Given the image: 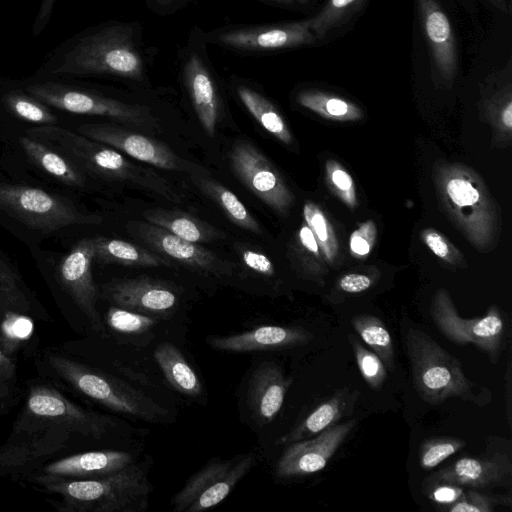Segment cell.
Masks as SVG:
<instances>
[{
    "instance_id": "obj_3",
    "label": "cell",
    "mask_w": 512,
    "mask_h": 512,
    "mask_svg": "<svg viewBox=\"0 0 512 512\" xmlns=\"http://www.w3.org/2000/svg\"><path fill=\"white\" fill-rule=\"evenodd\" d=\"M19 483L57 497L47 501L61 512H143L149 507L153 489L138 463L98 478L61 480L27 475Z\"/></svg>"
},
{
    "instance_id": "obj_16",
    "label": "cell",
    "mask_w": 512,
    "mask_h": 512,
    "mask_svg": "<svg viewBox=\"0 0 512 512\" xmlns=\"http://www.w3.org/2000/svg\"><path fill=\"white\" fill-rule=\"evenodd\" d=\"M99 296L112 305L164 318L178 305L175 290L163 281L147 277L118 279L105 284Z\"/></svg>"
},
{
    "instance_id": "obj_25",
    "label": "cell",
    "mask_w": 512,
    "mask_h": 512,
    "mask_svg": "<svg viewBox=\"0 0 512 512\" xmlns=\"http://www.w3.org/2000/svg\"><path fill=\"white\" fill-rule=\"evenodd\" d=\"M34 320L28 313L0 306V349L10 357L32 361L40 350Z\"/></svg>"
},
{
    "instance_id": "obj_54",
    "label": "cell",
    "mask_w": 512,
    "mask_h": 512,
    "mask_svg": "<svg viewBox=\"0 0 512 512\" xmlns=\"http://www.w3.org/2000/svg\"><path fill=\"white\" fill-rule=\"evenodd\" d=\"M299 1H300V2H302V3H304V2H306L307 0H299Z\"/></svg>"
},
{
    "instance_id": "obj_6",
    "label": "cell",
    "mask_w": 512,
    "mask_h": 512,
    "mask_svg": "<svg viewBox=\"0 0 512 512\" xmlns=\"http://www.w3.org/2000/svg\"><path fill=\"white\" fill-rule=\"evenodd\" d=\"M94 239L83 238L66 254L57 267V281L75 312L70 326L79 334L106 335L98 309L99 291L92 275Z\"/></svg>"
},
{
    "instance_id": "obj_45",
    "label": "cell",
    "mask_w": 512,
    "mask_h": 512,
    "mask_svg": "<svg viewBox=\"0 0 512 512\" xmlns=\"http://www.w3.org/2000/svg\"><path fill=\"white\" fill-rule=\"evenodd\" d=\"M329 175L332 184L350 205L355 203L354 184L351 176L338 163L330 165Z\"/></svg>"
},
{
    "instance_id": "obj_28",
    "label": "cell",
    "mask_w": 512,
    "mask_h": 512,
    "mask_svg": "<svg viewBox=\"0 0 512 512\" xmlns=\"http://www.w3.org/2000/svg\"><path fill=\"white\" fill-rule=\"evenodd\" d=\"M19 144L36 166L59 182L73 187L85 185V178L78 167L38 139L21 136Z\"/></svg>"
},
{
    "instance_id": "obj_38",
    "label": "cell",
    "mask_w": 512,
    "mask_h": 512,
    "mask_svg": "<svg viewBox=\"0 0 512 512\" xmlns=\"http://www.w3.org/2000/svg\"><path fill=\"white\" fill-rule=\"evenodd\" d=\"M24 393V384L18 375V359L0 349V417L11 413L23 401Z\"/></svg>"
},
{
    "instance_id": "obj_36",
    "label": "cell",
    "mask_w": 512,
    "mask_h": 512,
    "mask_svg": "<svg viewBox=\"0 0 512 512\" xmlns=\"http://www.w3.org/2000/svg\"><path fill=\"white\" fill-rule=\"evenodd\" d=\"M365 0H327L323 8L308 19L316 40L324 39L330 31L345 23Z\"/></svg>"
},
{
    "instance_id": "obj_15",
    "label": "cell",
    "mask_w": 512,
    "mask_h": 512,
    "mask_svg": "<svg viewBox=\"0 0 512 512\" xmlns=\"http://www.w3.org/2000/svg\"><path fill=\"white\" fill-rule=\"evenodd\" d=\"M126 228L136 239L167 259H174L196 270L217 276L230 272L229 265L212 251L152 223L132 220L127 223Z\"/></svg>"
},
{
    "instance_id": "obj_33",
    "label": "cell",
    "mask_w": 512,
    "mask_h": 512,
    "mask_svg": "<svg viewBox=\"0 0 512 512\" xmlns=\"http://www.w3.org/2000/svg\"><path fill=\"white\" fill-rule=\"evenodd\" d=\"M351 324L360 338L378 355L389 371L395 369L393 339L383 321L372 315H356Z\"/></svg>"
},
{
    "instance_id": "obj_53",
    "label": "cell",
    "mask_w": 512,
    "mask_h": 512,
    "mask_svg": "<svg viewBox=\"0 0 512 512\" xmlns=\"http://www.w3.org/2000/svg\"><path fill=\"white\" fill-rule=\"evenodd\" d=\"M281 1H284V2H291L292 0H281Z\"/></svg>"
},
{
    "instance_id": "obj_50",
    "label": "cell",
    "mask_w": 512,
    "mask_h": 512,
    "mask_svg": "<svg viewBox=\"0 0 512 512\" xmlns=\"http://www.w3.org/2000/svg\"><path fill=\"white\" fill-rule=\"evenodd\" d=\"M298 238L301 246L305 250L311 254H314L315 256L319 255V244L314 233L307 224L301 226L298 233Z\"/></svg>"
},
{
    "instance_id": "obj_31",
    "label": "cell",
    "mask_w": 512,
    "mask_h": 512,
    "mask_svg": "<svg viewBox=\"0 0 512 512\" xmlns=\"http://www.w3.org/2000/svg\"><path fill=\"white\" fill-rule=\"evenodd\" d=\"M0 306L30 314L34 319L51 321L49 314L25 288L17 274L0 260Z\"/></svg>"
},
{
    "instance_id": "obj_2",
    "label": "cell",
    "mask_w": 512,
    "mask_h": 512,
    "mask_svg": "<svg viewBox=\"0 0 512 512\" xmlns=\"http://www.w3.org/2000/svg\"><path fill=\"white\" fill-rule=\"evenodd\" d=\"M33 76H111L139 81L144 76V61L132 27L108 23L63 40L46 56Z\"/></svg>"
},
{
    "instance_id": "obj_23",
    "label": "cell",
    "mask_w": 512,
    "mask_h": 512,
    "mask_svg": "<svg viewBox=\"0 0 512 512\" xmlns=\"http://www.w3.org/2000/svg\"><path fill=\"white\" fill-rule=\"evenodd\" d=\"M184 80L203 130L214 136L219 118V98L211 74L197 54L184 66Z\"/></svg>"
},
{
    "instance_id": "obj_11",
    "label": "cell",
    "mask_w": 512,
    "mask_h": 512,
    "mask_svg": "<svg viewBox=\"0 0 512 512\" xmlns=\"http://www.w3.org/2000/svg\"><path fill=\"white\" fill-rule=\"evenodd\" d=\"M80 134L106 144L141 162L164 170L197 173L198 166L177 155L166 144L112 123H85Z\"/></svg>"
},
{
    "instance_id": "obj_7",
    "label": "cell",
    "mask_w": 512,
    "mask_h": 512,
    "mask_svg": "<svg viewBox=\"0 0 512 512\" xmlns=\"http://www.w3.org/2000/svg\"><path fill=\"white\" fill-rule=\"evenodd\" d=\"M0 210L42 232L74 224H99L102 218L84 214L73 204L36 187L0 184Z\"/></svg>"
},
{
    "instance_id": "obj_17",
    "label": "cell",
    "mask_w": 512,
    "mask_h": 512,
    "mask_svg": "<svg viewBox=\"0 0 512 512\" xmlns=\"http://www.w3.org/2000/svg\"><path fill=\"white\" fill-rule=\"evenodd\" d=\"M132 463H134V457L126 451L110 449L82 451L46 462L28 475L61 480L91 479L110 475Z\"/></svg>"
},
{
    "instance_id": "obj_22",
    "label": "cell",
    "mask_w": 512,
    "mask_h": 512,
    "mask_svg": "<svg viewBox=\"0 0 512 512\" xmlns=\"http://www.w3.org/2000/svg\"><path fill=\"white\" fill-rule=\"evenodd\" d=\"M292 379L273 362L262 363L252 374L247 391L249 407L261 423L271 422L279 413Z\"/></svg>"
},
{
    "instance_id": "obj_27",
    "label": "cell",
    "mask_w": 512,
    "mask_h": 512,
    "mask_svg": "<svg viewBox=\"0 0 512 512\" xmlns=\"http://www.w3.org/2000/svg\"><path fill=\"white\" fill-rule=\"evenodd\" d=\"M94 260L99 263H117L126 266H172L166 257L134 243L107 237H93Z\"/></svg>"
},
{
    "instance_id": "obj_32",
    "label": "cell",
    "mask_w": 512,
    "mask_h": 512,
    "mask_svg": "<svg viewBox=\"0 0 512 512\" xmlns=\"http://www.w3.org/2000/svg\"><path fill=\"white\" fill-rule=\"evenodd\" d=\"M237 93L249 113L267 132L285 144L292 142L284 119L269 100L246 86L238 87Z\"/></svg>"
},
{
    "instance_id": "obj_29",
    "label": "cell",
    "mask_w": 512,
    "mask_h": 512,
    "mask_svg": "<svg viewBox=\"0 0 512 512\" xmlns=\"http://www.w3.org/2000/svg\"><path fill=\"white\" fill-rule=\"evenodd\" d=\"M153 355L164 377L174 389L189 397L201 395L203 388L198 375L174 344L161 343Z\"/></svg>"
},
{
    "instance_id": "obj_9",
    "label": "cell",
    "mask_w": 512,
    "mask_h": 512,
    "mask_svg": "<svg viewBox=\"0 0 512 512\" xmlns=\"http://www.w3.org/2000/svg\"><path fill=\"white\" fill-rule=\"evenodd\" d=\"M256 463L254 452L213 459L172 497L174 512H201L221 503Z\"/></svg>"
},
{
    "instance_id": "obj_19",
    "label": "cell",
    "mask_w": 512,
    "mask_h": 512,
    "mask_svg": "<svg viewBox=\"0 0 512 512\" xmlns=\"http://www.w3.org/2000/svg\"><path fill=\"white\" fill-rule=\"evenodd\" d=\"M313 334L301 327L264 325L228 336H209L213 349L229 353L282 350L308 344Z\"/></svg>"
},
{
    "instance_id": "obj_14",
    "label": "cell",
    "mask_w": 512,
    "mask_h": 512,
    "mask_svg": "<svg viewBox=\"0 0 512 512\" xmlns=\"http://www.w3.org/2000/svg\"><path fill=\"white\" fill-rule=\"evenodd\" d=\"M442 194L449 211L476 240L480 241L479 235L489 234L494 213L480 181L472 173L455 169L446 174Z\"/></svg>"
},
{
    "instance_id": "obj_41",
    "label": "cell",
    "mask_w": 512,
    "mask_h": 512,
    "mask_svg": "<svg viewBox=\"0 0 512 512\" xmlns=\"http://www.w3.org/2000/svg\"><path fill=\"white\" fill-rule=\"evenodd\" d=\"M303 215L307 225L314 233L317 242L320 243V246L326 257L332 260L337 250V244L325 215L321 209H319L318 206L312 202L305 203L303 208Z\"/></svg>"
},
{
    "instance_id": "obj_40",
    "label": "cell",
    "mask_w": 512,
    "mask_h": 512,
    "mask_svg": "<svg viewBox=\"0 0 512 512\" xmlns=\"http://www.w3.org/2000/svg\"><path fill=\"white\" fill-rule=\"evenodd\" d=\"M358 369L365 382L372 389H380L387 378V369L373 351L366 349L353 335H348Z\"/></svg>"
},
{
    "instance_id": "obj_48",
    "label": "cell",
    "mask_w": 512,
    "mask_h": 512,
    "mask_svg": "<svg viewBox=\"0 0 512 512\" xmlns=\"http://www.w3.org/2000/svg\"><path fill=\"white\" fill-rule=\"evenodd\" d=\"M423 239L436 256L446 261H451L452 252L450 245L441 234L429 229L424 232Z\"/></svg>"
},
{
    "instance_id": "obj_43",
    "label": "cell",
    "mask_w": 512,
    "mask_h": 512,
    "mask_svg": "<svg viewBox=\"0 0 512 512\" xmlns=\"http://www.w3.org/2000/svg\"><path fill=\"white\" fill-rule=\"evenodd\" d=\"M426 484H428L427 497L433 503L443 506V510L456 502L465 491L463 487L451 483L432 482Z\"/></svg>"
},
{
    "instance_id": "obj_20",
    "label": "cell",
    "mask_w": 512,
    "mask_h": 512,
    "mask_svg": "<svg viewBox=\"0 0 512 512\" xmlns=\"http://www.w3.org/2000/svg\"><path fill=\"white\" fill-rule=\"evenodd\" d=\"M420 19L434 68L451 83L458 68L456 40L450 21L437 0H418Z\"/></svg>"
},
{
    "instance_id": "obj_44",
    "label": "cell",
    "mask_w": 512,
    "mask_h": 512,
    "mask_svg": "<svg viewBox=\"0 0 512 512\" xmlns=\"http://www.w3.org/2000/svg\"><path fill=\"white\" fill-rule=\"evenodd\" d=\"M239 255L244 265L253 272L263 277H272L274 275V265L271 259L264 253L247 246H240Z\"/></svg>"
},
{
    "instance_id": "obj_35",
    "label": "cell",
    "mask_w": 512,
    "mask_h": 512,
    "mask_svg": "<svg viewBox=\"0 0 512 512\" xmlns=\"http://www.w3.org/2000/svg\"><path fill=\"white\" fill-rule=\"evenodd\" d=\"M298 102L323 117L337 120H353L361 115L353 103L321 91H305L298 95Z\"/></svg>"
},
{
    "instance_id": "obj_46",
    "label": "cell",
    "mask_w": 512,
    "mask_h": 512,
    "mask_svg": "<svg viewBox=\"0 0 512 512\" xmlns=\"http://www.w3.org/2000/svg\"><path fill=\"white\" fill-rule=\"evenodd\" d=\"M375 237V226L367 222L356 230L350 238L351 251L359 256L367 255L370 252Z\"/></svg>"
},
{
    "instance_id": "obj_49",
    "label": "cell",
    "mask_w": 512,
    "mask_h": 512,
    "mask_svg": "<svg viewBox=\"0 0 512 512\" xmlns=\"http://www.w3.org/2000/svg\"><path fill=\"white\" fill-rule=\"evenodd\" d=\"M372 285L371 279L363 274H347L339 281V287L346 293H360L369 289Z\"/></svg>"
},
{
    "instance_id": "obj_21",
    "label": "cell",
    "mask_w": 512,
    "mask_h": 512,
    "mask_svg": "<svg viewBox=\"0 0 512 512\" xmlns=\"http://www.w3.org/2000/svg\"><path fill=\"white\" fill-rule=\"evenodd\" d=\"M316 40L309 20L224 32L219 41L237 49L267 50L311 44Z\"/></svg>"
},
{
    "instance_id": "obj_8",
    "label": "cell",
    "mask_w": 512,
    "mask_h": 512,
    "mask_svg": "<svg viewBox=\"0 0 512 512\" xmlns=\"http://www.w3.org/2000/svg\"><path fill=\"white\" fill-rule=\"evenodd\" d=\"M20 411L69 425L93 442L105 440L115 421L102 413L86 408L40 376L24 383Z\"/></svg>"
},
{
    "instance_id": "obj_34",
    "label": "cell",
    "mask_w": 512,
    "mask_h": 512,
    "mask_svg": "<svg viewBox=\"0 0 512 512\" xmlns=\"http://www.w3.org/2000/svg\"><path fill=\"white\" fill-rule=\"evenodd\" d=\"M197 180L200 189L222 208L231 222L257 235L262 234L260 224L233 192L212 180Z\"/></svg>"
},
{
    "instance_id": "obj_4",
    "label": "cell",
    "mask_w": 512,
    "mask_h": 512,
    "mask_svg": "<svg viewBox=\"0 0 512 512\" xmlns=\"http://www.w3.org/2000/svg\"><path fill=\"white\" fill-rule=\"evenodd\" d=\"M31 95L60 111L109 118L117 123L155 131L159 124L145 105L128 104L72 82L71 78L36 77L18 81Z\"/></svg>"
},
{
    "instance_id": "obj_39",
    "label": "cell",
    "mask_w": 512,
    "mask_h": 512,
    "mask_svg": "<svg viewBox=\"0 0 512 512\" xmlns=\"http://www.w3.org/2000/svg\"><path fill=\"white\" fill-rule=\"evenodd\" d=\"M465 446V440L458 437L441 436L426 439L420 445V467L424 470H430Z\"/></svg>"
},
{
    "instance_id": "obj_30",
    "label": "cell",
    "mask_w": 512,
    "mask_h": 512,
    "mask_svg": "<svg viewBox=\"0 0 512 512\" xmlns=\"http://www.w3.org/2000/svg\"><path fill=\"white\" fill-rule=\"evenodd\" d=\"M0 103L14 117L29 123L43 126L58 122L50 107L28 93L18 81L1 91Z\"/></svg>"
},
{
    "instance_id": "obj_5",
    "label": "cell",
    "mask_w": 512,
    "mask_h": 512,
    "mask_svg": "<svg viewBox=\"0 0 512 512\" xmlns=\"http://www.w3.org/2000/svg\"><path fill=\"white\" fill-rule=\"evenodd\" d=\"M405 349L414 388L424 402L438 405L453 397L473 401L474 383L467 378L460 361L426 332L409 328Z\"/></svg>"
},
{
    "instance_id": "obj_47",
    "label": "cell",
    "mask_w": 512,
    "mask_h": 512,
    "mask_svg": "<svg viewBox=\"0 0 512 512\" xmlns=\"http://www.w3.org/2000/svg\"><path fill=\"white\" fill-rule=\"evenodd\" d=\"M58 0H40L35 19L32 24V35L40 36L49 25Z\"/></svg>"
},
{
    "instance_id": "obj_37",
    "label": "cell",
    "mask_w": 512,
    "mask_h": 512,
    "mask_svg": "<svg viewBox=\"0 0 512 512\" xmlns=\"http://www.w3.org/2000/svg\"><path fill=\"white\" fill-rule=\"evenodd\" d=\"M103 322L107 329L125 336H138L149 332L158 323V318L129 309L111 305Z\"/></svg>"
},
{
    "instance_id": "obj_18",
    "label": "cell",
    "mask_w": 512,
    "mask_h": 512,
    "mask_svg": "<svg viewBox=\"0 0 512 512\" xmlns=\"http://www.w3.org/2000/svg\"><path fill=\"white\" fill-rule=\"evenodd\" d=\"M512 475L510 458L501 453L462 457L425 478V483L445 482L472 489L506 484Z\"/></svg>"
},
{
    "instance_id": "obj_42",
    "label": "cell",
    "mask_w": 512,
    "mask_h": 512,
    "mask_svg": "<svg viewBox=\"0 0 512 512\" xmlns=\"http://www.w3.org/2000/svg\"><path fill=\"white\" fill-rule=\"evenodd\" d=\"M505 504V497H495L476 490L464 491L462 496L444 511L447 512H494L495 506Z\"/></svg>"
},
{
    "instance_id": "obj_10",
    "label": "cell",
    "mask_w": 512,
    "mask_h": 512,
    "mask_svg": "<svg viewBox=\"0 0 512 512\" xmlns=\"http://www.w3.org/2000/svg\"><path fill=\"white\" fill-rule=\"evenodd\" d=\"M430 314L438 330L456 345H474L497 363L505 335V322L497 306L483 317L462 318L448 293L439 290L432 301Z\"/></svg>"
},
{
    "instance_id": "obj_55",
    "label": "cell",
    "mask_w": 512,
    "mask_h": 512,
    "mask_svg": "<svg viewBox=\"0 0 512 512\" xmlns=\"http://www.w3.org/2000/svg\"><path fill=\"white\" fill-rule=\"evenodd\" d=\"M273 1H281V0H273Z\"/></svg>"
},
{
    "instance_id": "obj_26",
    "label": "cell",
    "mask_w": 512,
    "mask_h": 512,
    "mask_svg": "<svg viewBox=\"0 0 512 512\" xmlns=\"http://www.w3.org/2000/svg\"><path fill=\"white\" fill-rule=\"evenodd\" d=\"M142 216L147 222L193 243H209L226 237L221 230L181 210L153 208L145 210Z\"/></svg>"
},
{
    "instance_id": "obj_13",
    "label": "cell",
    "mask_w": 512,
    "mask_h": 512,
    "mask_svg": "<svg viewBox=\"0 0 512 512\" xmlns=\"http://www.w3.org/2000/svg\"><path fill=\"white\" fill-rule=\"evenodd\" d=\"M356 422L351 419L337 423L311 439L289 443L277 461L276 475L290 479L321 471L352 432Z\"/></svg>"
},
{
    "instance_id": "obj_1",
    "label": "cell",
    "mask_w": 512,
    "mask_h": 512,
    "mask_svg": "<svg viewBox=\"0 0 512 512\" xmlns=\"http://www.w3.org/2000/svg\"><path fill=\"white\" fill-rule=\"evenodd\" d=\"M31 362L38 376L68 396L151 423L171 420L170 412L143 392L56 346L40 349Z\"/></svg>"
},
{
    "instance_id": "obj_52",
    "label": "cell",
    "mask_w": 512,
    "mask_h": 512,
    "mask_svg": "<svg viewBox=\"0 0 512 512\" xmlns=\"http://www.w3.org/2000/svg\"><path fill=\"white\" fill-rule=\"evenodd\" d=\"M495 6L501 9L503 12H507L508 8L504 0H490Z\"/></svg>"
},
{
    "instance_id": "obj_24",
    "label": "cell",
    "mask_w": 512,
    "mask_h": 512,
    "mask_svg": "<svg viewBox=\"0 0 512 512\" xmlns=\"http://www.w3.org/2000/svg\"><path fill=\"white\" fill-rule=\"evenodd\" d=\"M358 397V391L350 392L347 388L337 390L333 395L322 400L291 430L276 441L286 445L295 441L308 439L337 424Z\"/></svg>"
},
{
    "instance_id": "obj_51",
    "label": "cell",
    "mask_w": 512,
    "mask_h": 512,
    "mask_svg": "<svg viewBox=\"0 0 512 512\" xmlns=\"http://www.w3.org/2000/svg\"><path fill=\"white\" fill-rule=\"evenodd\" d=\"M501 121L508 129L512 128V101L508 102L501 111Z\"/></svg>"
},
{
    "instance_id": "obj_12",
    "label": "cell",
    "mask_w": 512,
    "mask_h": 512,
    "mask_svg": "<svg viewBox=\"0 0 512 512\" xmlns=\"http://www.w3.org/2000/svg\"><path fill=\"white\" fill-rule=\"evenodd\" d=\"M231 166L236 176L259 199L277 213H287L293 195L280 174L252 144L237 143L230 152Z\"/></svg>"
}]
</instances>
